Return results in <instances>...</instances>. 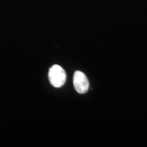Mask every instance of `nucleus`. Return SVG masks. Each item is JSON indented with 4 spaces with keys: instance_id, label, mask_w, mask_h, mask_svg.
Returning <instances> with one entry per match:
<instances>
[{
    "instance_id": "obj_2",
    "label": "nucleus",
    "mask_w": 147,
    "mask_h": 147,
    "mask_svg": "<svg viewBox=\"0 0 147 147\" xmlns=\"http://www.w3.org/2000/svg\"><path fill=\"white\" fill-rule=\"evenodd\" d=\"M74 87L76 91L80 94L87 93L89 89V80L84 73L80 71H75L73 78Z\"/></svg>"
},
{
    "instance_id": "obj_1",
    "label": "nucleus",
    "mask_w": 147,
    "mask_h": 147,
    "mask_svg": "<svg viewBox=\"0 0 147 147\" xmlns=\"http://www.w3.org/2000/svg\"><path fill=\"white\" fill-rule=\"evenodd\" d=\"M49 79L54 87H62L66 80L65 71L60 65H53L49 71Z\"/></svg>"
}]
</instances>
